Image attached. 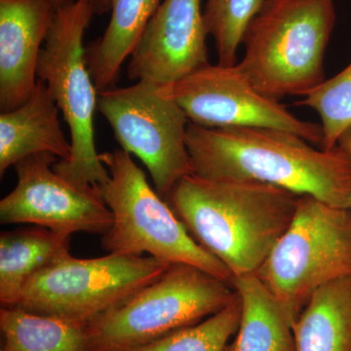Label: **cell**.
Listing matches in <instances>:
<instances>
[{
  "instance_id": "cell-8",
  "label": "cell",
  "mask_w": 351,
  "mask_h": 351,
  "mask_svg": "<svg viewBox=\"0 0 351 351\" xmlns=\"http://www.w3.org/2000/svg\"><path fill=\"white\" fill-rule=\"evenodd\" d=\"M171 265L151 257L71 253L27 279L16 307L88 325L157 280Z\"/></svg>"
},
{
  "instance_id": "cell-16",
  "label": "cell",
  "mask_w": 351,
  "mask_h": 351,
  "mask_svg": "<svg viewBox=\"0 0 351 351\" xmlns=\"http://www.w3.org/2000/svg\"><path fill=\"white\" fill-rule=\"evenodd\" d=\"M160 0H112L105 34L86 48V63L99 93L112 88L136 49Z\"/></svg>"
},
{
  "instance_id": "cell-2",
  "label": "cell",
  "mask_w": 351,
  "mask_h": 351,
  "mask_svg": "<svg viewBox=\"0 0 351 351\" xmlns=\"http://www.w3.org/2000/svg\"><path fill=\"white\" fill-rule=\"evenodd\" d=\"M300 195L274 184L191 174L166 202L191 237L233 277L256 274L287 230Z\"/></svg>"
},
{
  "instance_id": "cell-15",
  "label": "cell",
  "mask_w": 351,
  "mask_h": 351,
  "mask_svg": "<svg viewBox=\"0 0 351 351\" xmlns=\"http://www.w3.org/2000/svg\"><path fill=\"white\" fill-rule=\"evenodd\" d=\"M232 286L241 300V319L237 338L223 351H295L292 308L256 274L233 277Z\"/></svg>"
},
{
  "instance_id": "cell-20",
  "label": "cell",
  "mask_w": 351,
  "mask_h": 351,
  "mask_svg": "<svg viewBox=\"0 0 351 351\" xmlns=\"http://www.w3.org/2000/svg\"><path fill=\"white\" fill-rule=\"evenodd\" d=\"M241 309L235 291L232 301L219 313L132 351H223L230 337L239 331Z\"/></svg>"
},
{
  "instance_id": "cell-4",
  "label": "cell",
  "mask_w": 351,
  "mask_h": 351,
  "mask_svg": "<svg viewBox=\"0 0 351 351\" xmlns=\"http://www.w3.org/2000/svg\"><path fill=\"white\" fill-rule=\"evenodd\" d=\"M100 159L108 178L97 186L112 215V226L101 235L108 253H147L167 265H193L232 285L230 270L191 237L130 154L117 149L100 154Z\"/></svg>"
},
{
  "instance_id": "cell-5",
  "label": "cell",
  "mask_w": 351,
  "mask_h": 351,
  "mask_svg": "<svg viewBox=\"0 0 351 351\" xmlns=\"http://www.w3.org/2000/svg\"><path fill=\"white\" fill-rule=\"evenodd\" d=\"M235 290L204 270L171 265L157 280L87 325L90 351H132L225 308Z\"/></svg>"
},
{
  "instance_id": "cell-10",
  "label": "cell",
  "mask_w": 351,
  "mask_h": 351,
  "mask_svg": "<svg viewBox=\"0 0 351 351\" xmlns=\"http://www.w3.org/2000/svg\"><path fill=\"white\" fill-rule=\"evenodd\" d=\"M171 94L195 125L211 129L260 127L291 132L322 145L320 124L304 121L258 91L239 63L211 64L170 84Z\"/></svg>"
},
{
  "instance_id": "cell-1",
  "label": "cell",
  "mask_w": 351,
  "mask_h": 351,
  "mask_svg": "<svg viewBox=\"0 0 351 351\" xmlns=\"http://www.w3.org/2000/svg\"><path fill=\"white\" fill-rule=\"evenodd\" d=\"M186 147L197 177L265 182L351 209V158L339 145L315 149L291 132L260 127L211 129L189 122Z\"/></svg>"
},
{
  "instance_id": "cell-14",
  "label": "cell",
  "mask_w": 351,
  "mask_h": 351,
  "mask_svg": "<svg viewBox=\"0 0 351 351\" xmlns=\"http://www.w3.org/2000/svg\"><path fill=\"white\" fill-rule=\"evenodd\" d=\"M59 108L47 85L38 80L31 98L15 110L0 114V177L25 157L51 154L66 160L71 144L59 120Z\"/></svg>"
},
{
  "instance_id": "cell-22",
  "label": "cell",
  "mask_w": 351,
  "mask_h": 351,
  "mask_svg": "<svg viewBox=\"0 0 351 351\" xmlns=\"http://www.w3.org/2000/svg\"><path fill=\"white\" fill-rule=\"evenodd\" d=\"M318 113L323 131L321 147L332 149L351 126V63L334 77L325 80L295 103Z\"/></svg>"
},
{
  "instance_id": "cell-24",
  "label": "cell",
  "mask_w": 351,
  "mask_h": 351,
  "mask_svg": "<svg viewBox=\"0 0 351 351\" xmlns=\"http://www.w3.org/2000/svg\"><path fill=\"white\" fill-rule=\"evenodd\" d=\"M338 145L348 152L351 158V126L346 129L343 135L339 137Z\"/></svg>"
},
{
  "instance_id": "cell-13",
  "label": "cell",
  "mask_w": 351,
  "mask_h": 351,
  "mask_svg": "<svg viewBox=\"0 0 351 351\" xmlns=\"http://www.w3.org/2000/svg\"><path fill=\"white\" fill-rule=\"evenodd\" d=\"M56 10L45 0H0V108L9 112L31 98L38 64Z\"/></svg>"
},
{
  "instance_id": "cell-12",
  "label": "cell",
  "mask_w": 351,
  "mask_h": 351,
  "mask_svg": "<svg viewBox=\"0 0 351 351\" xmlns=\"http://www.w3.org/2000/svg\"><path fill=\"white\" fill-rule=\"evenodd\" d=\"M201 0H164L130 56L135 82L170 85L209 63Z\"/></svg>"
},
{
  "instance_id": "cell-21",
  "label": "cell",
  "mask_w": 351,
  "mask_h": 351,
  "mask_svg": "<svg viewBox=\"0 0 351 351\" xmlns=\"http://www.w3.org/2000/svg\"><path fill=\"white\" fill-rule=\"evenodd\" d=\"M265 0H207L204 20L208 34L214 39L218 64H237V52L245 34Z\"/></svg>"
},
{
  "instance_id": "cell-9",
  "label": "cell",
  "mask_w": 351,
  "mask_h": 351,
  "mask_svg": "<svg viewBox=\"0 0 351 351\" xmlns=\"http://www.w3.org/2000/svg\"><path fill=\"white\" fill-rule=\"evenodd\" d=\"M97 110L108 120L122 151L145 164L164 200L180 180L193 174L186 147L188 117L170 85L137 82L100 92Z\"/></svg>"
},
{
  "instance_id": "cell-19",
  "label": "cell",
  "mask_w": 351,
  "mask_h": 351,
  "mask_svg": "<svg viewBox=\"0 0 351 351\" xmlns=\"http://www.w3.org/2000/svg\"><path fill=\"white\" fill-rule=\"evenodd\" d=\"M0 331V351H90L87 325L20 307H1Z\"/></svg>"
},
{
  "instance_id": "cell-23",
  "label": "cell",
  "mask_w": 351,
  "mask_h": 351,
  "mask_svg": "<svg viewBox=\"0 0 351 351\" xmlns=\"http://www.w3.org/2000/svg\"><path fill=\"white\" fill-rule=\"evenodd\" d=\"M94 14H104L112 10V0H88Z\"/></svg>"
},
{
  "instance_id": "cell-25",
  "label": "cell",
  "mask_w": 351,
  "mask_h": 351,
  "mask_svg": "<svg viewBox=\"0 0 351 351\" xmlns=\"http://www.w3.org/2000/svg\"><path fill=\"white\" fill-rule=\"evenodd\" d=\"M46 2L50 4L55 10H60V9L64 8L71 5V4L75 3L76 0H45Z\"/></svg>"
},
{
  "instance_id": "cell-18",
  "label": "cell",
  "mask_w": 351,
  "mask_h": 351,
  "mask_svg": "<svg viewBox=\"0 0 351 351\" xmlns=\"http://www.w3.org/2000/svg\"><path fill=\"white\" fill-rule=\"evenodd\" d=\"M293 332L295 351H351V276L318 289Z\"/></svg>"
},
{
  "instance_id": "cell-7",
  "label": "cell",
  "mask_w": 351,
  "mask_h": 351,
  "mask_svg": "<svg viewBox=\"0 0 351 351\" xmlns=\"http://www.w3.org/2000/svg\"><path fill=\"white\" fill-rule=\"evenodd\" d=\"M256 274L299 317L318 289L351 276V209L300 195L292 223Z\"/></svg>"
},
{
  "instance_id": "cell-6",
  "label": "cell",
  "mask_w": 351,
  "mask_h": 351,
  "mask_svg": "<svg viewBox=\"0 0 351 351\" xmlns=\"http://www.w3.org/2000/svg\"><path fill=\"white\" fill-rule=\"evenodd\" d=\"M94 15L88 0L56 11L38 64V78L47 85L71 133V154L53 169L78 186H97L108 171L95 144L94 114L99 92L86 63L85 31Z\"/></svg>"
},
{
  "instance_id": "cell-3",
  "label": "cell",
  "mask_w": 351,
  "mask_h": 351,
  "mask_svg": "<svg viewBox=\"0 0 351 351\" xmlns=\"http://www.w3.org/2000/svg\"><path fill=\"white\" fill-rule=\"evenodd\" d=\"M336 22L332 0H265L245 34L240 69L261 93L306 96L325 82Z\"/></svg>"
},
{
  "instance_id": "cell-17",
  "label": "cell",
  "mask_w": 351,
  "mask_h": 351,
  "mask_svg": "<svg viewBox=\"0 0 351 351\" xmlns=\"http://www.w3.org/2000/svg\"><path fill=\"white\" fill-rule=\"evenodd\" d=\"M69 237L32 226L0 235V304L13 307L27 279L69 254Z\"/></svg>"
},
{
  "instance_id": "cell-11",
  "label": "cell",
  "mask_w": 351,
  "mask_h": 351,
  "mask_svg": "<svg viewBox=\"0 0 351 351\" xmlns=\"http://www.w3.org/2000/svg\"><path fill=\"white\" fill-rule=\"evenodd\" d=\"M59 159L41 154L15 164L17 184L0 201V223L43 226L59 234L104 235L112 215L98 186H78L55 172Z\"/></svg>"
}]
</instances>
